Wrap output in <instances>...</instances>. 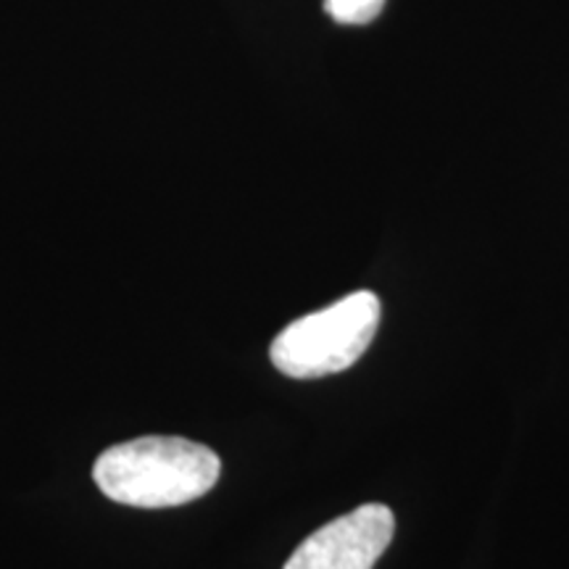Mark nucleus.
<instances>
[{
    "label": "nucleus",
    "instance_id": "obj_1",
    "mask_svg": "<svg viewBox=\"0 0 569 569\" xmlns=\"http://www.w3.org/2000/svg\"><path fill=\"white\" fill-rule=\"evenodd\" d=\"M222 461L188 438L148 436L111 446L92 467V480L111 501L134 509H172L217 486Z\"/></svg>",
    "mask_w": 569,
    "mask_h": 569
},
{
    "label": "nucleus",
    "instance_id": "obj_2",
    "mask_svg": "<svg viewBox=\"0 0 569 569\" xmlns=\"http://www.w3.org/2000/svg\"><path fill=\"white\" fill-rule=\"evenodd\" d=\"M380 317V298L372 290H356L284 327L269 348L272 365L293 380L343 372L365 356L377 336Z\"/></svg>",
    "mask_w": 569,
    "mask_h": 569
},
{
    "label": "nucleus",
    "instance_id": "obj_3",
    "mask_svg": "<svg viewBox=\"0 0 569 569\" xmlns=\"http://www.w3.org/2000/svg\"><path fill=\"white\" fill-rule=\"evenodd\" d=\"M393 532V511L382 503H365L311 532L282 569H375Z\"/></svg>",
    "mask_w": 569,
    "mask_h": 569
},
{
    "label": "nucleus",
    "instance_id": "obj_4",
    "mask_svg": "<svg viewBox=\"0 0 569 569\" xmlns=\"http://www.w3.org/2000/svg\"><path fill=\"white\" fill-rule=\"evenodd\" d=\"M386 0H325V9L338 24H369Z\"/></svg>",
    "mask_w": 569,
    "mask_h": 569
}]
</instances>
